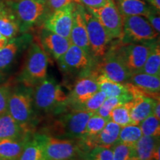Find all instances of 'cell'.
Returning <instances> with one entry per match:
<instances>
[{"label": "cell", "mask_w": 160, "mask_h": 160, "mask_svg": "<svg viewBox=\"0 0 160 160\" xmlns=\"http://www.w3.org/2000/svg\"><path fill=\"white\" fill-rule=\"evenodd\" d=\"M33 99V108L37 111L45 113L59 114L68 107V95L52 77H46L35 86Z\"/></svg>", "instance_id": "1"}, {"label": "cell", "mask_w": 160, "mask_h": 160, "mask_svg": "<svg viewBox=\"0 0 160 160\" xmlns=\"http://www.w3.org/2000/svg\"><path fill=\"white\" fill-rule=\"evenodd\" d=\"M93 112L72 110L64 111L48 126L45 134L60 139H80L85 134L86 125Z\"/></svg>", "instance_id": "2"}, {"label": "cell", "mask_w": 160, "mask_h": 160, "mask_svg": "<svg viewBox=\"0 0 160 160\" xmlns=\"http://www.w3.org/2000/svg\"><path fill=\"white\" fill-rule=\"evenodd\" d=\"M48 56L39 42H33L30 46L20 73L19 80L23 85L32 88L47 77Z\"/></svg>", "instance_id": "3"}, {"label": "cell", "mask_w": 160, "mask_h": 160, "mask_svg": "<svg viewBox=\"0 0 160 160\" xmlns=\"http://www.w3.org/2000/svg\"><path fill=\"white\" fill-rule=\"evenodd\" d=\"M46 160H87L88 153L78 139H60L40 133Z\"/></svg>", "instance_id": "4"}, {"label": "cell", "mask_w": 160, "mask_h": 160, "mask_svg": "<svg viewBox=\"0 0 160 160\" xmlns=\"http://www.w3.org/2000/svg\"><path fill=\"white\" fill-rule=\"evenodd\" d=\"M8 111L18 123L29 131V125L34 117L33 89L22 85L10 90Z\"/></svg>", "instance_id": "5"}, {"label": "cell", "mask_w": 160, "mask_h": 160, "mask_svg": "<svg viewBox=\"0 0 160 160\" xmlns=\"http://www.w3.org/2000/svg\"><path fill=\"white\" fill-rule=\"evenodd\" d=\"M7 7L14 16L19 32H26L45 14L46 5L37 0H8Z\"/></svg>", "instance_id": "6"}, {"label": "cell", "mask_w": 160, "mask_h": 160, "mask_svg": "<svg viewBox=\"0 0 160 160\" xmlns=\"http://www.w3.org/2000/svg\"><path fill=\"white\" fill-rule=\"evenodd\" d=\"M159 33L146 18L142 16L124 17L123 33L121 44H128L154 40Z\"/></svg>", "instance_id": "7"}, {"label": "cell", "mask_w": 160, "mask_h": 160, "mask_svg": "<svg viewBox=\"0 0 160 160\" xmlns=\"http://www.w3.org/2000/svg\"><path fill=\"white\" fill-rule=\"evenodd\" d=\"M96 17L111 39H121L123 33L124 17L118 9L114 0H108L98 8H87Z\"/></svg>", "instance_id": "8"}, {"label": "cell", "mask_w": 160, "mask_h": 160, "mask_svg": "<svg viewBox=\"0 0 160 160\" xmlns=\"http://www.w3.org/2000/svg\"><path fill=\"white\" fill-rule=\"evenodd\" d=\"M83 14L87 27L91 54L95 58H102L108 51L111 38L91 12L85 9Z\"/></svg>", "instance_id": "9"}, {"label": "cell", "mask_w": 160, "mask_h": 160, "mask_svg": "<svg viewBox=\"0 0 160 160\" xmlns=\"http://www.w3.org/2000/svg\"><path fill=\"white\" fill-rule=\"evenodd\" d=\"M113 48L120 60L132 74L138 73L142 68L149 54L151 45L120 44L113 46Z\"/></svg>", "instance_id": "10"}, {"label": "cell", "mask_w": 160, "mask_h": 160, "mask_svg": "<svg viewBox=\"0 0 160 160\" xmlns=\"http://www.w3.org/2000/svg\"><path fill=\"white\" fill-rule=\"evenodd\" d=\"M97 64L95 71L118 83L128 82L131 73L118 57L114 48L108 49Z\"/></svg>", "instance_id": "11"}, {"label": "cell", "mask_w": 160, "mask_h": 160, "mask_svg": "<svg viewBox=\"0 0 160 160\" xmlns=\"http://www.w3.org/2000/svg\"><path fill=\"white\" fill-rule=\"evenodd\" d=\"M97 71H89L88 73L77 79L68 96V105L72 110L85 102L99 90V86L96 80Z\"/></svg>", "instance_id": "12"}, {"label": "cell", "mask_w": 160, "mask_h": 160, "mask_svg": "<svg viewBox=\"0 0 160 160\" xmlns=\"http://www.w3.org/2000/svg\"><path fill=\"white\" fill-rule=\"evenodd\" d=\"M60 69L70 73L77 71H87L92 66V56L81 48L71 44L64 54L58 59Z\"/></svg>", "instance_id": "13"}, {"label": "cell", "mask_w": 160, "mask_h": 160, "mask_svg": "<svg viewBox=\"0 0 160 160\" xmlns=\"http://www.w3.org/2000/svg\"><path fill=\"white\" fill-rule=\"evenodd\" d=\"M76 3L56 10L45 22V28L65 38H70Z\"/></svg>", "instance_id": "14"}, {"label": "cell", "mask_w": 160, "mask_h": 160, "mask_svg": "<svg viewBox=\"0 0 160 160\" xmlns=\"http://www.w3.org/2000/svg\"><path fill=\"white\" fill-rule=\"evenodd\" d=\"M84 10H85L84 6L78 3L76 4L69 39L71 40V44L81 48L83 51L91 56L88 37L87 27L83 14Z\"/></svg>", "instance_id": "15"}, {"label": "cell", "mask_w": 160, "mask_h": 160, "mask_svg": "<svg viewBox=\"0 0 160 160\" xmlns=\"http://www.w3.org/2000/svg\"><path fill=\"white\" fill-rule=\"evenodd\" d=\"M131 160H159V137L142 136L131 147Z\"/></svg>", "instance_id": "16"}, {"label": "cell", "mask_w": 160, "mask_h": 160, "mask_svg": "<svg viewBox=\"0 0 160 160\" xmlns=\"http://www.w3.org/2000/svg\"><path fill=\"white\" fill-rule=\"evenodd\" d=\"M39 39V44L47 55H51L56 60L59 59L71 45L70 39L61 37L45 28L41 30Z\"/></svg>", "instance_id": "17"}, {"label": "cell", "mask_w": 160, "mask_h": 160, "mask_svg": "<svg viewBox=\"0 0 160 160\" xmlns=\"http://www.w3.org/2000/svg\"><path fill=\"white\" fill-rule=\"evenodd\" d=\"M128 82L135 86L143 95L159 99L160 77L138 72L132 73Z\"/></svg>", "instance_id": "18"}, {"label": "cell", "mask_w": 160, "mask_h": 160, "mask_svg": "<svg viewBox=\"0 0 160 160\" xmlns=\"http://www.w3.org/2000/svg\"><path fill=\"white\" fill-rule=\"evenodd\" d=\"M157 99L140 94L133 98L131 102L130 107V115L132 122L135 125H139L145 118L153 113Z\"/></svg>", "instance_id": "19"}, {"label": "cell", "mask_w": 160, "mask_h": 160, "mask_svg": "<svg viewBox=\"0 0 160 160\" xmlns=\"http://www.w3.org/2000/svg\"><path fill=\"white\" fill-rule=\"evenodd\" d=\"M28 133L29 131L18 123L8 111L0 114V140L23 139Z\"/></svg>", "instance_id": "20"}, {"label": "cell", "mask_w": 160, "mask_h": 160, "mask_svg": "<svg viewBox=\"0 0 160 160\" xmlns=\"http://www.w3.org/2000/svg\"><path fill=\"white\" fill-rule=\"evenodd\" d=\"M96 80L99 86V90L102 91L107 97H125L130 100L133 99L127 82L123 84L116 82L104 74L99 73H97Z\"/></svg>", "instance_id": "21"}, {"label": "cell", "mask_w": 160, "mask_h": 160, "mask_svg": "<svg viewBox=\"0 0 160 160\" xmlns=\"http://www.w3.org/2000/svg\"><path fill=\"white\" fill-rule=\"evenodd\" d=\"M18 160H46L40 133L28 137Z\"/></svg>", "instance_id": "22"}, {"label": "cell", "mask_w": 160, "mask_h": 160, "mask_svg": "<svg viewBox=\"0 0 160 160\" xmlns=\"http://www.w3.org/2000/svg\"><path fill=\"white\" fill-rule=\"evenodd\" d=\"M30 41L28 35L21 38L13 39L0 49V70L8 68L14 60L18 52L25 43Z\"/></svg>", "instance_id": "23"}, {"label": "cell", "mask_w": 160, "mask_h": 160, "mask_svg": "<svg viewBox=\"0 0 160 160\" xmlns=\"http://www.w3.org/2000/svg\"><path fill=\"white\" fill-rule=\"evenodd\" d=\"M29 136L20 139L0 140V160H18Z\"/></svg>", "instance_id": "24"}, {"label": "cell", "mask_w": 160, "mask_h": 160, "mask_svg": "<svg viewBox=\"0 0 160 160\" xmlns=\"http://www.w3.org/2000/svg\"><path fill=\"white\" fill-rule=\"evenodd\" d=\"M19 32L14 16L7 6L0 5V33L7 39H11Z\"/></svg>", "instance_id": "25"}, {"label": "cell", "mask_w": 160, "mask_h": 160, "mask_svg": "<svg viewBox=\"0 0 160 160\" xmlns=\"http://www.w3.org/2000/svg\"><path fill=\"white\" fill-rule=\"evenodd\" d=\"M117 8L123 17H146L151 6L142 0H117Z\"/></svg>", "instance_id": "26"}, {"label": "cell", "mask_w": 160, "mask_h": 160, "mask_svg": "<svg viewBox=\"0 0 160 160\" xmlns=\"http://www.w3.org/2000/svg\"><path fill=\"white\" fill-rule=\"evenodd\" d=\"M139 72L160 77V48L159 44H151L149 54Z\"/></svg>", "instance_id": "27"}, {"label": "cell", "mask_w": 160, "mask_h": 160, "mask_svg": "<svg viewBox=\"0 0 160 160\" xmlns=\"http://www.w3.org/2000/svg\"><path fill=\"white\" fill-rule=\"evenodd\" d=\"M142 136L139 125L131 124L121 127L118 142L132 146L137 142Z\"/></svg>", "instance_id": "28"}, {"label": "cell", "mask_w": 160, "mask_h": 160, "mask_svg": "<svg viewBox=\"0 0 160 160\" xmlns=\"http://www.w3.org/2000/svg\"><path fill=\"white\" fill-rule=\"evenodd\" d=\"M130 107H131L130 102L116 107L111 112L110 120L121 127L133 124L130 115Z\"/></svg>", "instance_id": "29"}, {"label": "cell", "mask_w": 160, "mask_h": 160, "mask_svg": "<svg viewBox=\"0 0 160 160\" xmlns=\"http://www.w3.org/2000/svg\"><path fill=\"white\" fill-rule=\"evenodd\" d=\"M131 101L125 97H107L97 110L96 113L105 119L110 120V114L113 108L120 105Z\"/></svg>", "instance_id": "30"}, {"label": "cell", "mask_w": 160, "mask_h": 160, "mask_svg": "<svg viewBox=\"0 0 160 160\" xmlns=\"http://www.w3.org/2000/svg\"><path fill=\"white\" fill-rule=\"evenodd\" d=\"M109 120L100 117L96 112L89 118L86 125L85 134L83 137H96L99 132L103 129L106 124Z\"/></svg>", "instance_id": "31"}, {"label": "cell", "mask_w": 160, "mask_h": 160, "mask_svg": "<svg viewBox=\"0 0 160 160\" xmlns=\"http://www.w3.org/2000/svg\"><path fill=\"white\" fill-rule=\"evenodd\" d=\"M139 127L143 136L157 137L160 134L159 119H158L153 113L145 118L139 123Z\"/></svg>", "instance_id": "32"}, {"label": "cell", "mask_w": 160, "mask_h": 160, "mask_svg": "<svg viewBox=\"0 0 160 160\" xmlns=\"http://www.w3.org/2000/svg\"><path fill=\"white\" fill-rule=\"evenodd\" d=\"M107 98L106 95L102 91H98L93 94L91 98H89L85 102L82 104L81 105L78 106L73 110H77V111H89V112H97L98 109L99 108L100 106L105 101Z\"/></svg>", "instance_id": "33"}, {"label": "cell", "mask_w": 160, "mask_h": 160, "mask_svg": "<svg viewBox=\"0 0 160 160\" xmlns=\"http://www.w3.org/2000/svg\"><path fill=\"white\" fill-rule=\"evenodd\" d=\"M87 160H113L111 148L96 146L88 153Z\"/></svg>", "instance_id": "34"}, {"label": "cell", "mask_w": 160, "mask_h": 160, "mask_svg": "<svg viewBox=\"0 0 160 160\" xmlns=\"http://www.w3.org/2000/svg\"><path fill=\"white\" fill-rule=\"evenodd\" d=\"M131 147L117 141L111 147L113 151V160H131Z\"/></svg>", "instance_id": "35"}, {"label": "cell", "mask_w": 160, "mask_h": 160, "mask_svg": "<svg viewBox=\"0 0 160 160\" xmlns=\"http://www.w3.org/2000/svg\"><path fill=\"white\" fill-rule=\"evenodd\" d=\"M146 19L148 20L150 24L152 25V27L154 28L156 31L158 33H159L160 31V18H159V12H158L154 8L151 6L150 8V10L146 15Z\"/></svg>", "instance_id": "36"}, {"label": "cell", "mask_w": 160, "mask_h": 160, "mask_svg": "<svg viewBox=\"0 0 160 160\" xmlns=\"http://www.w3.org/2000/svg\"><path fill=\"white\" fill-rule=\"evenodd\" d=\"M10 93L8 87L0 85V114L8 111V102Z\"/></svg>", "instance_id": "37"}, {"label": "cell", "mask_w": 160, "mask_h": 160, "mask_svg": "<svg viewBox=\"0 0 160 160\" xmlns=\"http://www.w3.org/2000/svg\"><path fill=\"white\" fill-rule=\"evenodd\" d=\"M72 2H74V0H48L46 6H48L52 12H53L56 10L65 7Z\"/></svg>", "instance_id": "38"}, {"label": "cell", "mask_w": 160, "mask_h": 160, "mask_svg": "<svg viewBox=\"0 0 160 160\" xmlns=\"http://www.w3.org/2000/svg\"><path fill=\"white\" fill-rule=\"evenodd\" d=\"M74 2L87 8H98L105 5L108 0H74Z\"/></svg>", "instance_id": "39"}, {"label": "cell", "mask_w": 160, "mask_h": 160, "mask_svg": "<svg viewBox=\"0 0 160 160\" xmlns=\"http://www.w3.org/2000/svg\"><path fill=\"white\" fill-rule=\"evenodd\" d=\"M159 108H160L159 99H157V101H156V103H155V105H154V107H153V114L154 115L155 117H157L158 119H159V117H160Z\"/></svg>", "instance_id": "40"}, {"label": "cell", "mask_w": 160, "mask_h": 160, "mask_svg": "<svg viewBox=\"0 0 160 160\" xmlns=\"http://www.w3.org/2000/svg\"><path fill=\"white\" fill-rule=\"evenodd\" d=\"M8 42V39L4 37L0 33V49H2Z\"/></svg>", "instance_id": "41"}, {"label": "cell", "mask_w": 160, "mask_h": 160, "mask_svg": "<svg viewBox=\"0 0 160 160\" xmlns=\"http://www.w3.org/2000/svg\"><path fill=\"white\" fill-rule=\"evenodd\" d=\"M37 1L39 2L42 3V4H44V5H46V3H47V1H48V0H37Z\"/></svg>", "instance_id": "42"}, {"label": "cell", "mask_w": 160, "mask_h": 160, "mask_svg": "<svg viewBox=\"0 0 160 160\" xmlns=\"http://www.w3.org/2000/svg\"><path fill=\"white\" fill-rule=\"evenodd\" d=\"M150 160H153V159H150Z\"/></svg>", "instance_id": "43"}]
</instances>
